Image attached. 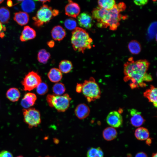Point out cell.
I'll list each match as a JSON object with an SVG mask.
<instances>
[{"label":"cell","mask_w":157,"mask_h":157,"mask_svg":"<svg viewBox=\"0 0 157 157\" xmlns=\"http://www.w3.org/2000/svg\"><path fill=\"white\" fill-rule=\"evenodd\" d=\"M99 7L106 10L113 8L115 5V0H98Z\"/></svg>","instance_id":"cell-28"},{"label":"cell","mask_w":157,"mask_h":157,"mask_svg":"<svg viewBox=\"0 0 157 157\" xmlns=\"http://www.w3.org/2000/svg\"><path fill=\"white\" fill-rule=\"evenodd\" d=\"M156 25V22H154L152 23L150 26L149 28V33L151 35L152 34L154 35L155 33L154 28L155 26Z\"/></svg>","instance_id":"cell-35"},{"label":"cell","mask_w":157,"mask_h":157,"mask_svg":"<svg viewBox=\"0 0 157 157\" xmlns=\"http://www.w3.org/2000/svg\"><path fill=\"white\" fill-rule=\"evenodd\" d=\"M36 36L35 31L30 26H24L20 37L22 42H25L34 39Z\"/></svg>","instance_id":"cell-16"},{"label":"cell","mask_w":157,"mask_h":157,"mask_svg":"<svg viewBox=\"0 0 157 157\" xmlns=\"http://www.w3.org/2000/svg\"><path fill=\"white\" fill-rule=\"evenodd\" d=\"M51 57L50 53L45 49H42L38 51L37 58L38 61L40 63L45 64L46 63Z\"/></svg>","instance_id":"cell-26"},{"label":"cell","mask_w":157,"mask_h":157,"mask_svg":"<svg viewBox=\"0 0 157 157\" xmlns=\"http://www.w3.org/2000/svg\"><path fill=\"white\" fill-rule=\"evenodd\" d=\"M51 33L53 39L55 40L58 41L63 40L66 35L65 30L60 25L54 26L52 28Z\"/></svg>","instance_id":"cell-17"},{"label":"cell","mask_w":157,"mask_h":157,"mask_svg":"<svg viewBox=\"0 0 157 157\" xmlns=\"http://www.w3.org/2000/svg\"><path fill=\"white\" fill-rule=\"evenodd\" d=\"M46 100L50 107L54 108L58 112H64L69 107L71 98L67 93L60 95L49 94Z\"/></svg>","instance_id":"cell-5"},{"label":"cell","mask_w":157,"mask_h":157,"mask_svg":"<svg viewBox=\"0 0 157 157\" xmlns=\"http://www.w3.org/2000/svg\"><path fill=\"white\" fill-rule=\"evenodd\" d=\"M6 30V28L0 22V33L2 31H4Z\"/></svg>","instance_id":"cell-39"},{"label":"cell","mask_w":157,"mask_h":157,"mask_svg":"<svg viewBox=\"0 0 157 157\" xmlns=\"http://www.w3.org/2000/svg\"><path fill=\"white\" fill-rule=\"evenodd\" d=\"M93 19L97 22V26L100 27L109 28L111 26L113 15L110 10H108L99 7L94 8L92 12Z\"/></svg>","instance_id":"cell-6"},{"label":"cell","mask_w":157,"mask_h":157,"mask_svg":"<svg viewBox=\"0 0 157 157\" xmlns=\"http://www.w3.org/2000/svg\"><path fill=\"white\" fill-rule=\"evenodd\" d=\"M20 92L17 88H9L6 93L7 98L13 102L17 101L20 97Z\"/></svg>","instance_id":"cell-20"},{"label":"cell","mask_w":157,"mask_h":157,"mask_svg":"<svg viewBox=\"0 0 157 157\" xmlns=\"http://www.w3.org/2000/svg\"><path fill=\"white\" fill-rule=\"evenodd\" d=\"M24 120L29 128L37 127L41 122L40 114L39 111L34 108L23 109Z\"/></svg>","instance_id":"cell-7"},{"label":"cell","mask_w":157,"mask_h":157,"mask_svg":"<svg viewBox=\"0 0 157 157\" xmlns=\"http://www.w3.org/2000/svg\"><path fill=\"white\" fill-rule=\"evenodd\" d=\"M81 92L89 102L100 98L101 92L99 85L94 78L90 77L82 83Z\"/></svg>","instance_id":"cell-4"},{"label":"cell","mask_w":157,"mask_h":157,"mask_svg":"<svg viewBox=\"0 0 157 157\" xmlns=\"http://www.w3.org/2000/svg\"><path fill=\"white\" fill-rule=\"evenodd\" d=\"M76 89L77 92L80 93L81 92L82 90V84L77 83L76 86Z\"/></svg>","instance_id":"cell-36"},{"label":"cell","mask_w":157,"mask_h":157,"mask_svg":"<svg viewBox=\"0 0 157 157\" xmlns=\"http://www.w3.org/2000/svg\"><path fill=\"white\" fill-rule=\"evenodd\" d=\"M87 156V157H104V154L100 147H92L88 151Z\"/></svg>","instance_id":"cell-30"},{"label":"cell","mask_w":157,"mask_h":157,"mask_svg":"<svg viewBox=\"0 0 157 157\" xmlns=\"http://www.w3.org/2000/svg\"><path fill=\"white\" fill-rule=\"evenodd\" d=\"M10 16V12L8 9L4 7L0 8V22L2 24L8 23Z\"/></svg>","instance_id":"cell-27"},{"label":"cell","mask_w":157,"mask_h":157,"mask_svg":"<svg viewBox=\"0 0 157 157\" xmlns=\"http://www.w3.org/2000/svg\"><path fill=\"white\" fill-rule=\"evenodd\" d=\"M149 65L146 60L135 61L130 58L124 65V81H129V85L132 89L146 86L145 82L152 80L151 76L147 72Z\"/></svg>","instance_id":"cell-1"},{"label":"cell","mask_w":157,"mask_h":157,"mask_svg":"<svg viewBox=\"0 0 157 157\" xmlns=\"http://www.w3.org/2000/svg\"><path fill=\"white\" fill-rule=\"evenodd\" d=\"M48 91L47 84L44 82H41L36 88L37 93L40 95H43L47 93Z\"/></svg>","instance_id":"cell-31"},{"label":"cell","mask_w":157,"mask_h":157,"mask_svg":"<svg viewBox=\"0 0 157 157\" xmlns=\"http://www.w3.org/2000/svg\"><path fill=\"white\" fill-rule=\"evenodd\" d=\"M135 157H148L147 154L143 152H139L135 155Z\"/></svg>","instance_id":"cell-37"},{"label":"cell","mask_w":157,"mask_h":157,"mask_svg":"<svg viewBox=\"0 0 157 157\" xmlns=\"http://www.w3.org/2000/svg\"><path fill=\"white\" fill-rule=\"evenodd\" d=\"M153 1L155 2L156 1V0H152Z\"/></svg>","instance_id":"cell-47"},{"label":"cell","mask_w":157,"mask_h":157,"mask_svg":"<svg viewBox=\"0 0 157 157\" xmlns=\"http://www.w3.org/2000/svg\"><path fill=\"white\" fill-rule=\"evenodd\" d=\"M22 9L26 13L32 12L35 8V4L33 0H24L21 4Z\"/></svg>","instance_id":"cell-25"},{"label":"cell","mask_w":157,"mask_h":157,"mask_svg":"<svg viewBox=\"0 0 157 157\" xmlns=\"http://www.w3.org/2000/svg\"><path fill=\"white\" fill-rule=\"evenodd\" d=\"M47 76L50 81L55 83L60 81L63 77L62 72L56 68L51 69L48 73Z\"/></svg>","instance_id":"cell-19"},{"label":"cell","mask_w":157,"mask_h":157,"mask_svg":"<svg viewBox=\"0 0 157 157\" xmlns=\"http://www.w3.org/2000/svg\"><path fill=\"white\" fill-rule=\"evenodd\" d=\"M59 13L58 10L53 9L47 5L43 4L38 10L35 15L32 18L34 25L37 27L41 26L49 22Z\"/></svg>","instance_id":"cell-3"},{"label":"cell","mask_w":157,"mask_h":157,"mask_svg":"<svg viewBox=\"0 0 157 157\" xmlns=\"http://www.w3.org/2000/svg\"><path fill=\"white\" fill-rule=\"evenodd\" d=\"M107 124L111 127L118 128L123 123V117L121 114L118 111H113L110 112L106 118Z\"/></svg>","instance_id":"cell-9"},{"label":"cell","mask_w":157,"mask_h":157,"mask_svg":"<svg viewBox=\"0 0 157 157\" xmlns=\"http://www.w3.org/2000/svg\"><path fill=\"white\" fill-rule=\"evenodd\" d=\"M16 0L17 1L21 2V1H23L24 0Z\"/></svg>","instance_id":"cell-45"},{"label":"cell","mask_w":157,"mask_h":157,"mask_svg":"<svg viewBox=\"0 0 157 157\" xmlns=\"http://www.w3.org/2000/svg\"><path fill=\"white\" fill-rule=\"evenodd\" d=\"M47 45L50 47H53L54 45V42L53 40H51L48 42Z\"/></svg>","instance_id":"cell-38"},{"label":"cell","mask_w":157,"mask_h":157,"mask_svg":"<svg viewBox=\"0 0 157 157\" xmlns=\"http://www.w3.org/2000/svg\"><path fill=\"white\" fill-rule=\"evenodd\" d=\"M50 157V156H46V157Z\"/></svg>","instance_id":"cell-48"},{"label":"cell","mask_w":157,"mask_h":157,"mask_svg":"<svg viewBox=\"0 0 157 157\" xmlns=\"http://www.w3.org/2000/svg\"><path fill=\"white\" fill-rule=\"evenodd\" d=\"M149 0H133L134 3L138 6H142L146 4Z\"/></svg>","instance_id":"cell-33"},{"label":"cell","mask_w":157,"mask_h":157,"mask_svg":"<svg viewBox=\"0 0 157 157\" xmlns=\"http://www.w3.org/2000/svg\"><path fill=\"white\" fill-rule=\"evenodd\" d=\"M90 108L85 104H80L75 108L74 113L76 117L79 119L85 118L89 115Z\"/></svg>","instance_id":"cell-14"},{"label":"cell","mask_w":157,"mask_h":157,"mask_svg":"<svg viewBox=\"0 0 157 157\" xmlns=\"http://www.w3.org/2000/svg\"><path fill=\"white\" fill-rule=\"evenodd\" d=\"M130 122L132 125L135 127L141 126L145 121L141 113L134 108L129 110Z\"/></svg>","instance_id":"cell-12"},{"label":"cell","mask_w":157,"mask_h":157,"mask_svg":"<svg viewBox=\"0 0 157 157\" xmlns=\"http://www.w3.org/2000/svg\"><path fill=\"white\" fill-rule=\"evenodd\" d=\"M128 48L129 51L134 55L138 54L141 50L140 43L137 41L132 40L130 41L128 44Z\"/></svg>","instance_id":"cell-23"},{"label":"cell","mask_w":157,"mask_h":157,"mask_svg":"<svg viewBox=\"0 0 157 157\" xmlns=\"http://www.w3.org/2000/svg\"><path fill=\"white\" fill-rule=\"evenodd\" d=\"M16 157H24L20 155V156H18Z\"/></svg>","instance_id":"cell-46"},{"label":"cell","mask_w":157,"mask_h":157,"mask_svg":"<svg viewBox=\"0 0 157 157\" xmlns=\"http://www.w3.org/2000/svg\"><path fill=\"white\" fill-rule=\"evenodd\" d=\"M73 68L72 62L68 60H62L59 65V69L62 73L67 74Z\"/></svg>","instance_id":"cell-24"},{"label":"cell","mask_w":157,"mask_h":157,"mask_svg":"<svg viewBox=\"0 0 157 157\" xmlns=\"http://www.w3.org/2000/svg\"><path fill=\"white\" fill-rule=\"evenodd\" d=\"M147 139L146 143L148 145H150V144L151 143V140L150 139Z\"/></svg>","instance_id":"cell-42"},{"label":"cell","mask_w":157,"mask_h":157,"mask_svg":"<svg viewBox=\"0 0 157 157\" xmlns=\"http://www.w3.org/2000/svg\"><path fill=\"white\" fill-rule=\"evenodd\" d=\"M4 0H0V4Z\"/></svg>","instance_id":"cell-44"},{"label":"cell","mask_w":157,"mask_h":157,"mask_svg":"<svg viewBox=\"0 0 157 157\" xmlns=\"http://www.w3.org/2000/svg\"><path fill=\"white\" fill-rule=\"evenodd\" d=\"M41 82L40 76L36 72L31 71L25 76L22 83L24 90L30 91L36 88Z\"/></svg>","instance_id":"cell-8"},{"label":"cell","mask_w":157,"mask_h":157,"mask_svg":"<svg viewBox=\"0 0 157 157\" xmlns=\"http://www.w3.org/2000/svg\"><path fill=\"white\" fill-rule=\"evenodd\" d=\"M65 27L69 30H74L77 26L76 21L72 18H70L66 19L64 23Z\"/></svg>","instance_id":"cell-32"},{"label":"cell","mask_w":157,"mask_h":157,"mask_svg":"<svg viewBox=\"0 0 157 157\" xmlns=\"http://www.w3.org/2000/svg\"><path fill=\"white\" fill-rule=\"evenodd\" d=\"M13 19L18 24L22 26L28 23L29 16L26 13L19 11L14 14Z\"/></svg>","instance_id":"cell-18"},{"label":"cell","mask_w":157,"mask_h":157,"mask_svg":"<svg viewBox=\"0 0 157 157\" xmlns=\"http://www.w3.org/2000/svg\"><path fill=\"white\" fill-rule=\"evenodd\" d=\"M157 153H153L152 156V157H157Z\"/></svg>","instance_id":"cell-43"},{"label":"cell","mask_w":157,"mask_h":157,"mask_svg":"<svg viewBox=\"0 0 157 157\" xmlns=\"http://www.w3.org/2000/svg\"><path fill=\"white\" fill-rule=\"evenodd\" d=\"M35 94L28 92L26 94L21 102V106L25 109L30 108L35 104L37 99Z\"/></svg>","instance_id":"cell-15"},{"label":"cell","mask_w":157,"mask_h":157,"mask_svg":"<svg viewBox=\"0 0 157 157\" xmlns=\"http://www.w3.org/2000/svg\"><path fill=\"white\" fill-rule=\"evenodd\" d=\"M103 136L106 140L111 141L115 138L117 135L116 130L112 127H107L103 131Z\"/></svg>","instance_id":"cell-21"},{"label":"cell","mask_w":157,"mask_h":157,"mask_svg":"<svg viewBox=\"0 0 157 157\" xmlns=\"http://www.w3.org/2000/svg\"><path fill=\"white\" fill-rule=\"evenodd\" d=\"M66 90L64 84L61 82L56 83L52 87L53 94L60 95L63 94Z\"/></svg>","instance_id":"cell-29"},{"label":"cell","mask_w":157,"mask_h":157,"mask_svg":"<svg viewBox=\"0 0 157 157\" xmlns=\"http://www.w3.org/2000/svg\"><path fill=\"white\" fill-rule=\"evenodd\" d=\"M92 39L83 28L76 27L72 32L71 42L74 49L83 53L86 49L92 47Z\"/></svg>","instance_id":"cell-2"},{"label":"cell","mask_w":157,"mask_h":157,"mask_svg":"<svg viewBox=\"0 0 157 157\" xmlns=\"http://www.w3.org/2000/svg\"><path fill=\"white\" fill-rule=\"evenodd\" d=\"M144 96L149 101L152 103L155 107L157 106V89L154 85H151L149 88L143 93Z\"/></svg>","instance_id":"cell-13"},{"label":"cell","mask_w":157,"mask_h":157,"mask_svg":"<svg viewBox=\"0 0 157 157\" xmlns=\"http://www.w3.org/2000/svg\"><path fill=\"white\" fill-rule=\"evenodd\" d=\"M35 1H40L43 3L47 2H50L51 0H34Z\"/></svg>","instance_id":"cell-41"},{"label":"cell","mask_w":157,"mask_h":157,"mask_svg":"<svg viewBox=\"0 0 157 157\" xmlns=\"http://www.w3.org/2000/svg\"><path fill=\"white\" fill-rule=\"evenodd\" d=\"M7 4L8 6L11 7L13 5V3L11 0H8Z\"/></svg>","instance_id":"cell-40"},{"label":"cell","mask_w":157,"mask_h":157,"mask_svg":"<svg viewBox=\"0 0 157 157\" xmlns=\"http://www.w3.org/2000/svg\"><path fill=\"white\" fill-rule=\"evenodd\" d=\"M77 20L79 25L85 29H89L93 25V19L92 15L87 12L79 14L77 17Z\"/></svg>","instance_id":"cell-10"},{"label":"cell","mask_w":157,"mask_h":157,"mask_svg":"<svg viewBox=\"0 0 157 157\" xmlns=\"http://www.w3.org/2000/svg\"><path fill=\"white\" fill-rule=\"evenodd\" d=\"M134 135L136 138L140 140H144L149 137V133L148 130L143 127H140L135 130Z\"/></svg>","instance_id":"cell-22"},{"label":"cell","mask_w":157,"mask_h":157,"mask_svg":"<svg viewBox=\"0 0 157 157\" xmlns=\"http://www.w3.org/2000/svg\"><path fill=\"white\" fill-rule=\"evenodd\" d=\"M0 157H13V156L9 151L3 150L0 152Z\"/></svg>","instance_id":"cell-34"},{"label":"cell","mask_w":157,"mask_h":157,"mask_svg":"<svg viewBox=\"0 0 157 157\" xmlns=\"http://www.w3.org/2000/svg\"><path fill=\"white\" fill-rule=\"evenodd\" d=\"M65 14L72 18H76L79 15L81 8L79 5L72 0H68V3L65 7Z\"/></svg>","instance_id":"cell-11"}]
</instances>
